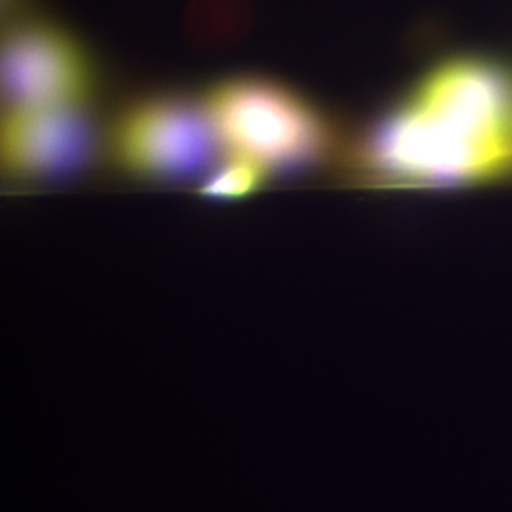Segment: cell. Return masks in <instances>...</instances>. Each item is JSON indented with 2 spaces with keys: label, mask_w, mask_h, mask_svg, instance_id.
Masks as SVG:
<instances>
[{
  "label": "cell",
  "mask_w": 512,
  "mask_h": 512,
  "mask_svg": "<svg viewBox=\"0 0 512 512\" xmlns=\"http://www.w3.org/2000/svg\"><path fill=\"white\" fill-rule=\"evenodd\" d=\"M101 156L128 178L168 183L207 173L222 153L197 96L156 90L111 114L101 128Z\"/></svg>",
  "instance_id": "3957f363"
},
{
  "label": "cell",
  "mask_w": 512,
  "mask_h": 512,
  "mask_svg": "<svg viewBox=\"0 0 512 512\" xmlns=\"http://www.w3.org/2000/svg\"><path fill=\"white\" fill-rule=\"evenodd\" d=\"M101 156L92 110L3 109L0 167L8 180L39 183L77 173Z\"/></svg>",
  "instance_id": "5b68a950"
},
{
  "label": "cell",
  "mask_w": 512,
  "mask_h": 512,
  "mask_svg": "<svg viewBox=\"0 0 512 512\" xmlns=\"http://www.w3.org/2000/svg\"><path fill=\"white\" fill-rule=\"evenodd\" d=\"M271 180L272 175L254 161L222 154L204 174L197 192L211 200H241L261 191Z\"/></svg>",
  "instance_id": "8992f818"
},
{
  "label": "cell",
  "mask_w": 512,
  "mask_h": 512,
  "mask_svg": "<svg viewBox=\"0 0 512 512\" xmlns=\"http://www.w3.org/2000/svg\"><path fill=\"white\" fill-rule=\"evenodd\" d=\"M376 187L456 188L512 170V67L461 53L433 64L339 154Z\"/></svg>",
  "instance_id": "6da1fadb"
},
{
  "label": "cell",
  "mask_w": 512,
  "mask_h": 512,
  "mask_svg": "<svg viewBox=\"0 0 512 512\" xmlns=\"http://www.w3.org/2000/svg\"><path fill=\"white\" fill-rule=\"evenodd\" d=\"M29 0H2V13L5 22L28 15Z\"/></svg>",
  "instance_id": "52a82bcc"
},
{
  "label": "cell",
  "mask_w": 512,
  "mask_h": 512,
  "mask_svg": "<svg viewBox=\"0 0 512 512\" xmlns=\"http://www.w3.org/2000/svg\"><path fill=\"white\" fill-rule=\"evenodd\" d=\"M197 97L221 153L248 158L272 177L316 170L342 150L338 126L326 110L268 74H228Z\"/></svg>",
  "instance_id": "7a4b0ae2"
},
{
  "label": "cell",
  "mask_w": 512,
  "mask_h": 512,
  "mask_svg": "<svg viewBox=\"0 0 512 512\" xmlns=\"http://www.w3.org/2000/svg\"><path fill=\"white\" fill-rule=\"evenodd\" d=\"M0 73L3 109L92 110L100 92L99 67L84 40L32 13L6 22Z\"/></svg>",
  "instance_id": "277c9868"
}]
</instances>
